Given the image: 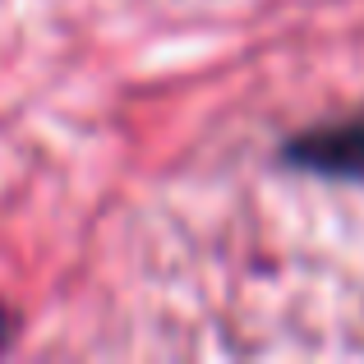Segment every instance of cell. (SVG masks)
<instances>
[{
    "label": "cell",
    "instance_id": "obj_1",
    "mask_svg": "<svg viewBox=\"0 0 364 364\" xmlns=\"http://www.w3.org/2000/svg\"><path fill=\"white\" fill-rule=\"evenodd\" d=\"M282 161L328 180H364V116L295 134L282 148Z\"/></svg>",
    "mask_w": 364,
    "mask_h": 364
}]
</instances>
